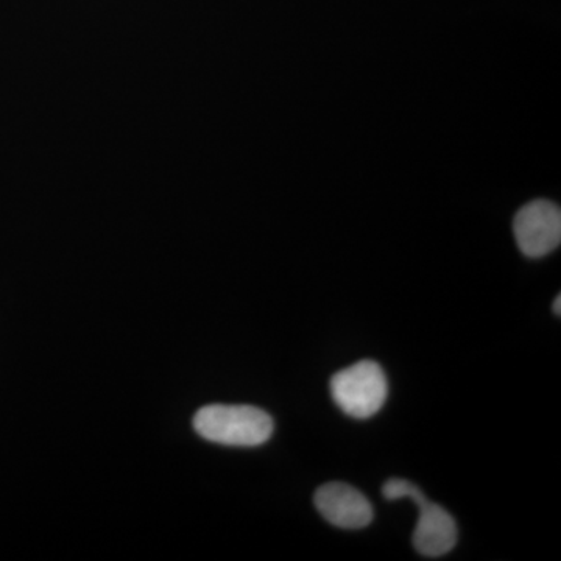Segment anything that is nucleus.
Listing matches in <instances>:
<instances>
[{
    "label": "nucleus",
    "instance_id": "f03ea898",
    "mask_svg": "<svg viewBox=\"0 0 561 561\" xmlns=\"http://www.w3.org/2000/svg\"><path fill=\"white\" fill-rule=\"evenodd\" d=\"M331 394L351 419L367 420L381 411L389 394V382L381 365L360 360L332 376Z\"/></svg>",
    "mask_w": 561,
    "mask_h": 561
},
{
    "label": "nucleus",
    "instance_id": "7ed1b4c3",
    "mask_svg": "<svg viewBox=\"0 0 561 561\" xmlns=\"http://www.w3.org/2000/svg\"><path fill=\"white\" fill-rule=\"evenodd\" d=\"M513 231L526 256H546L560 245L561 210L551 202H531L516 214Z\"/></svg>",
    "mask_w": 561,
    "mask_h": 561
},
{
    "label": "nucleus",
    "instance_id": "f257e3e1",
    "mask_svg": "<svg viewBox=\"0 0 561 561\" xmlns=\"http://www.w3.org/2000/svg\"><path fill=\"white\" fill-rule=\"evenodd\" d=\"M194 427L205 440L253 448L271 440L275 424L254 405L209 404L195 413Z\"/></svg>",
    "mask_w": 561,
    "mask_h": 561
},
{
    "label": "nucleus",
    "instance_id": "39448f33",
    "mask_svg": "<svg viewBox=\"0 0 561 561\" xmlns=\"http://www.w3.org/2000/svg\"><path fill=\"white\" fill-rule=\"evenodd\" d=\"M419 523L413 531V546L421 556L437 559L451 552L457 542L456 522L445 508L430 500L416 505Z\"/></svg>",
    "mask_w": 561,
    "mask_h": 561
},
{
    "label": "nucleus",
    "instance_id": "423d86ee",
    "mask_svg": "<svg viewBox=\"0 0 561 561\" xmlns=\"http://www.w3.org/2000/svg\"><path fill=\"white\" fill-rule=\"evenodd\" d=\"M382 494L387 501H398L408 497V500L415 502L416 505L427 500L419 486L413 485L412 482L404 481V479H390L382 486Z\"/></svg>",
    "mask_w": 561,
    "mask_h": 561
},
{
    "label": "nucleus",
    "instance_id": "0eeeda50",
    "mask_svg": "<svg viewBox=\"0 0 561 561\" xmlns=\"http://www.w3.org/2000/svg\"><path fill=\"white\" fill-rule=\"evenodd\" d=\"M553 312L557 313V316H560L561 313V297H557V300L553 301Z\"/></svg>",
    "mask_w": 561,
    "mask_h": 561
},
{
    "label": "nucleus",
    "instance_id": "20e7f679",
    "mask_svg": "<svg viewBox=\"0 0 561 561\" xmlns=\"http://www.w3.org/2000/svg\"><path fill=\"white\" fill-rule=\"evenodd\" d=\"M313 502L320 515L341 529H364L375 516L367 497L359 490L342 482H330L320 486Z\"/></svg>",
    "mask_w": 561,
    "mask_h": 561
}]
</instances>
